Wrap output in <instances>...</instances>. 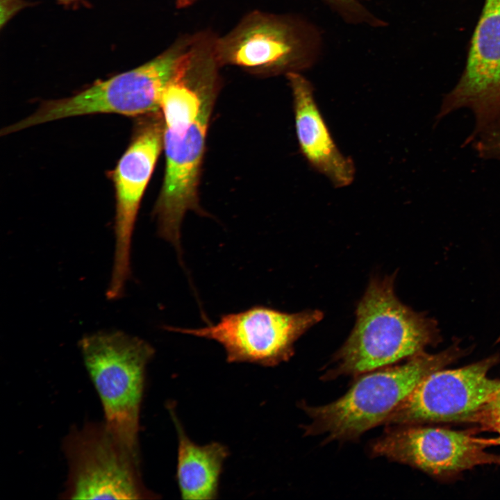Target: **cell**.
Wrapping results in <instances>:
<instances>
[{
    "label": "cell",
    "mask_w": 500,
    "mask_h": 500,
    "mask_svg": "<svg viewBox=\"0 0 500 500\" xmlns=\"http://www.w3.org/2000/svg\"><path fill=\"white\" fill-rule=\"evenodd\" d=\"M467 351L455 340L450 347L438 353L424 351L402 365L364 376L344 396L331 403L317 407L304 406L311 418L306 433L326 434L328 440L359 436L385 423L425 376L455 362Z\"/></svg>",
    "instance_id": "cell-2"
},
{
    "label": "cell",
    "mask_w": 500,
    "mask_h": 500,
    "mask_svg": "<svg viewBox=\"0 0 500 500\" xmlns=\"http://www.w3.org/2000/svg\"><path fill=\"white\" fill-rule=\"evenodd\" d=\"M323 317L318 310L289 313L256 305L223 315L217 323L204 327L167 329L215 341L223 347L229 363L272 367L288 360L295 342Z\"/></svg>",
    "instance_id": "cell-6"
},
{
    "label": "cell",
    "mask_w": 500,
    "mask_h": 500,
    "mask_svg": "<svg viewBox=\"0 0 500 500\" xmlns=\"http://www.w3.org/2000/svg\"><path fill=\"white\" fill-rule=\"evenodd\" d=\"M68 465L62 498L67 499H150L156 495L145 487L140 458L103 422L72 428L63 442Z\"/></svg>",
    "instance_id": "cell-4"
},
{
    "label": "cell",
    "mask_w": 500,
    "mask_h": 500,
    "mask_svg": "<svg viewBox=\"0 0 500 500\" xmlns=\"http://www.w3.org/2000/svg\"><path fill=\"white\" fill-rule=\"evenodd\" d=\"M478 424L483 430L498 434L500 441V389L465 422Z\"/></svg>",
    "instance_id": "cell-17"
},
{
    "label": "cell",
    "mask_w": 500,
    "mask_h": 500,
    "mask_svg": "<svg viewBox=\"0 0 500 500\" xmlns=\"http://www.w3.org/2000/svg\"><path fill=\"white\" fill-rule=\"evenodd\" d=\"M476 149L483 159H500V124L481 135Z\"/></svg>",
    "instance_id": "cell-18"
},
{
    "label": "cell",
    "mask_w": 500,
    "mask_h": 500,
    "mask_svg": "<svg viewBox=\"0 0 500 500\" xmlns=\"http://www.w3.org/2000/svg\"><path fill=\"white\" fill-rule=\"evenodd\" d=\"M1 27L2 28L24 6L21 0H0Z\"/></svg>",
    "instance_id": "cell-19"
},
{
    "label": "cell",
    "mask_w": 500,
    "mask_h": 500,
    "mask_svg": "<svg viewBox=\"0 0 500 500\" xmlns=\"http://www.w3.org/2000/svg\"><path fill=\"white\" fill-rule=\"evenodd\" d=\"M58 1H59L60 2H63V3H69V2L74 1L75 0H58Z\"/></svg>",
    "instance_id": "cell-21"
},
{
    "label": "cell",
    "mask_w": 500,
    "mask_h": 500,
    "mask_svg": "<svg viewBox=\"0 0 500 500\" xmlns=\"http://www.w3.org/2000/svg\"><path fill=\"white\" fill-rule=\"evenodd\" d=\"M187 45L178 43L147 63L71 97L44 101L30 116L3 128L1 135L43 123L80 115L117 113L136 116L156 112L178 57Z\"/></svg>",
    "instance_id": "cell-5"
},
{
    "label": "cell",
    "mask_w": 500,
    "mask_h": 500,
    "mask_svg": "<svg viewBox=\"0 0 500 500\" xmlns=\"http://www.w3.org/2000/svg\"><path fill=\"white\" fill-rule=\"evenodd\" d=\"M167 409L177 435L176 478L179 493L185 500H212L219 494L220 476L229 455L228 447L219 442L203 445L186 434L172 402Z\"/></svg>",
    "instance_id": "cell-15"
},
{
    "label": "cell",
    "mask_w": 500,
    "mask_h": 500,
    "mask_svg": "<svg viewBox=\"0 0 500 500\" xmlns=\"http://www.w3.org/2000/svg\"><path fill=\"white\" fill-rule=\"evenodd\" d=\"M500 444L467 431L419 425L392 429L374 442V455L404 463L436 476H450L482 465H500L487 449Z\"/></svg>",
    "instance_id": "cell-10"
},
{
    "label": "cell",
    "mask_w": 500,
    "mask_h": 500,
    "mask_svg": "<svg viewBox=\"0 0 500 500\" xmlns=\"http://www.w3.org/2000/svg\"><path fill=\"white\" fill-rule=\"evenodd\" d=\"M292 92L295 128L301 154L317 172L335 188L349 185L355 176V165L335 143L315 101L312 84L299 72H288Z\"/></svg>",
    "instance_id": "cell-14"
},
{
    "label": "cell",
    "mask_w": 500,
    "mask_h": 500,
    "mask_svg": "<svg viewBox=\"0 0 500 500\" xmlns=\"http://www.w3.org/2000/svg\"><path fill=\"white\" fill-rule=\"evenodd\" d=\"M213 48L194 44L178 57L160 100L164 127L181 133L214 103L217 64Z\"/></svg>",
    "instance_id": "cell-13"
},
{
    "label": "cell",
    "mask_w": 500,
    "mask_h": 500,
    "mask_svg": "<svg viewBox=\"0 0 500 500\" xmlns=\"http://www.w3.org/2000/svg\"><path fill=\"white\" fill-rule=\"evenodd\" d=\"M345 20L353 23H366L372 26L383 25V22L373 16L364 6L363 0H325Z\"/></svg>",
    "instance_id": "cell-16"
},
{
    "label": "cell",
    "mask_w": 500,
    "mask_h": 500,
    "mask_svg": "<svg viewBox=\"0 0 500 500\" xmlns=\"http://www.w3.org/2000/svg\"><path fill=\"white\" fill-rule=\"evenodd\" d=\"M499 359V355H493L460 368H443L429 374L385 424L402 426L465 422L500 389V378L488 376Z\"/></svg>",
    "instance_id": "cell-8"
},
{
    "label": "cell",
    "mask_w": 500,
    "mask_h": 500,
    "mask_svg": "<svg viewBox=\"0 0 500 500\" xmlns=\"http://www.w3.org/2000/svg\"><path fill=\"white\" fill-rule=\"evenodd\" d=\"M449 95L474 114H500V0H485L465 69Z\"/></svg>",
    "instance_id": "cell-12"
},
{
    "label": "cell",
    "mask_w": 500,
    "mask_h": 500,
    "mask_svg": "<svg viewBox=\"0 0 500 500\" xmlns=\"http://www.w3.org/2000/svg\"><path fill=\"white\" fill-rule=\"evenodd\" d=\"M320 47L319 33L310 24L255 14L213 48L218 63L288 73L311 67Z\"/></svg>",
    "instance_id": "cell-7"
},
{
    "label": "cell",
    "mask_w": 500,
    "mask_h": 500,
    "mask_svg": "<svg viewBox=\"0 0 500 500\" xmlns=\"http://www.w3.org/2000/svg\"><path fill=\"white\" fill-rule=\"evenodd\" d=\"M78 345L101 402L104 423L140 456V419L146 371L155 349L146 340L121 331L85 335Z\"/></svg>",
    "instance_id": "cell-3"
},
{
    "label": "cell",
    "mask_w": 500,
    "mask_h": 500,
    "mask_svg": "<svg viewBox=\"0 0 500 500\" xmlns=\"http://www.w3.org/2000/svg\"><path fill=\"white\" fill-rule=\"evenodd\" d=\"M394 280V274L371 278L357 305L354 327L335 354V366L327 377L373 371L411 358L442 341L434 318L398 299Z\"/></svg>",
    "instance_id": "cell-1"
},
{
    "label": "cell",
    "mask_w": 500,
    "mask_h": 500,
    "mask_svg": "<svg viewBox=\"0 0 500 500\" xmlns=\"http://www.w3.org/2000/svg\"><path fill=\"white\" fill-rule=\"evenodd\" d=\"M156 112L138 122L128 147L112 172L116 210L114 262L106 293L110 299L122 297L130 277L131 240L137 215L163 147L164 122Z\"/></svg>",
    "instance_id": "cell-9"
},
{
    "label": "cell",
    "mask_w": 500,
    "mask_h": 500,
    "mask_svg": "<svg viewBox=\"0 0 500 500\" xmlns=\"http://www.w3.org/2000/svg\"><path fill=\"white\" fill-rule=\"evenodd\" d=\"M195 0H178L177 6L178 8H184L192 4Z\"/></svg>",
    "instance_id": "cell-20"
},
{
    "label": "cell",
    "mask_w": 500,
    "mask_h": 500,
    "mask_svg": "<svg viewBox=\"0 0 500 500\" xmlns=\"http://www.w3.org/2000/svg\"><path fill=\"white\" fill-rule=\"evenodd\" d=\"M213 106H209L183 132L164 127L166 168L163 184L153 209L159 236L181 255V226L187 212H201L198 185L206 137Z\"/></svg>",
    "instance_id": "cell-11"
}]
</instances>
